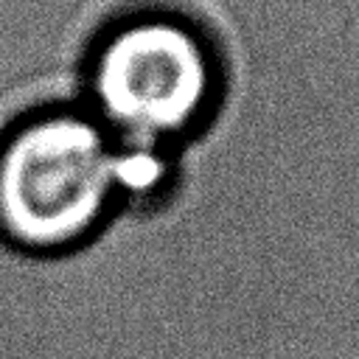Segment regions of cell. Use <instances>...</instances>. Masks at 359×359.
<instances>
[{
    "mask_svg": "<svg viewBox=\"0 0 359 359\" xmlns=\"http://www.w3.org/2000/svg\"><path fill=\"white\" fill-rule=\"evenodd\" d=\"M87 112L123 146L168 151L219 112L227 70L191 17L137 11L107 25L87 59Z\"/></svg>",
    "mask_w": 359,
    "mask_h": 359,
    "instance_id": "6da1fadb",
    "label": "cell"
},
{
    "mask_svg": "<svg viewBox=\"0 0 359 359\" xmlns=\"http://www.w3.org/2000/svg\"><path fill=\"white\" fill-rule=\"evenodd\" d=\"M121 199V143L87 109H42L0 137V238L14 250L73 252Z\"/></svg>",
    "mask_w": 359,
    "mask_h": 359,
    "instance_id": "7a4b0ae2",
    "label": "cell"
}]
</instances>
